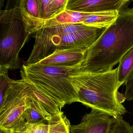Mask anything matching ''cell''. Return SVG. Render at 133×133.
Returning a JSON list of instances; mask_svg holds the SVG:
<instances>
[{"label": "cell", "mask_w": 133, "mask_h": 133, "mask_svg": "<svg viewBox=\"0 0 133 133\" xmlns=\"http://www.w3.org/2000/svg\"><path fill=\"white\" fill-rule=\"evenodd\" d=\"M107 28L90 27L81 32L71 34L70 24L59 25L39 29L35 33V44L25 64H35L49 56L50 51L72 47L89 49Z\"/></svg>", "instance_id": "obj_4"}, {"label": "cell", "mask_w": 133, "mask_h": 133, "mask_svg": "<svg viewBox=\"0 0 133 133\" xmlns=\"http://www.w3.org/2000/svg\"><path fill=\"white\" fill-rule=\"evenodd\" d=\"M25 130L28 133H49V127L44 121H40L36 123L27 124Z\"/></svg>", "instance_id": "obj_19"}, {"label": "cell", "mask_w": 133, "mask_h": 133, "mask_svg": "<svg viewBox=\"0 0 133 133\" xmlns=\"http://www.w3.org/2000/svg\"><path fill=\"white\" fill-rule=\"evenodd\" d=\"M115 118L103 113L91 110L77 125H71L70 133H108Z\"/></svg>", "instance_id": "obj_8"}, {"label": "cell", "mask_w": 133, "mask_h": 133, "mask_svg": "<svg viewBox=\"0 0 133 133\" xmlns=\"http://www.w3.org/2000/svg\"><path fill=\"white\" fill-rule=\"evenodd\" d=\"M117 70V67L104 71H77L75 89L78 102L115 119L122 117L127 112L123 105L126 99L118 91Z\"/></svg>", "instance_id": "obj_1"}, {"label": "cell", "mask_w": 133, "mask_h": 133, "mask_svg": "<svg viewBox=\"0 0 133 133\" xmlns=\"http://www.w3.org/2000/svg\"><path fill=\"white\" fill-rule=\"evenodd\" d=\"M28 85L22 79H11L0 105V128L21 131L26 127L25 112Z\"/></svg>", "instance_id": "obj_5"}, {"label": "cell", "mask_w": 133, "mask_h": 133, "mask_svg": "<svg viewBox=\"0 0 133 133\" xmlns=\"http://www.w3.org/2000/svg\"><path fill=\"white\" fill-rule=\"evenodd\" d=\"M132 128H133V126H132Z\"/></svg>", "instance_id": "obj_23"}, {"label": "cell", "mask_w": 133, "mask_h": 133, "mask_svg": "<svg viewBox=\"0 0 133 133\" xmlns=\"http://www.w3.org/2000/svg\"><path fill=\"white\" fill-rule=\"evenodd\" d=\"M20 133H28V132H27V131H26V130H25V129H24V130H22V131H21V132Z\"/></svg>", "instance_id": "obj_22"}, {"label": "cell", "mask_w": 133, "mask_h": 133, "mask_svg": "<svg viewBox=\"0 0 133 133\" xmlns=\"http://www.w3.org/2000/svg\"><path fill=\"white\" fill-rule=\"evenodd\" d=\"M126 89L124 96L126 100H133V74L125 83Z\"/></svg>", "instance_id": "obj_20"}, {"label": "cell", "mask_w": 133, "mask_h": 133, "mask_svg": "<svg viewBox=\"0 0 133 133\" xmlns=\"http://www.w3.org/2000/svg\"><path fill=\"white\" fill-rule=\"evenodd\" d=\"M22 130H14L10 129H5V128H0V133H20Z\"/></svg>", "instance_id": "obj_21"}, {"label": "cell", "mask_w": 133, "mask_h": 133, "mask_svg": "<svg viewBox=\"0 0 133 133\" xmlns=\"http://www.w3.org/2000/svg\"><path fill=\"white\" fill-rule=\"evenodd\" d=\"M108 133H133V128L123 117L115 119V121Z\"/></svg>", "instance_id": "obj_17"}, {"label": "cell", "mask_w": 133, "mask_h": 133, "mask_svg": "<svg viewBox=\"0 0 133 133\" xmlns=\"http://www.w3.org/2000/svg\"><path fill=\"white\" fill-rule=\"evenodd\" d=\"M84 60L70 66L23 64L21 79L51 97L61 109L66 104L78 102L75 74L78 70H84Z\"/></svg>", "instance_id": "obj_3"}, {"label": "cell", "mask_w": 133, "mask_h": 133, "mask_svg": "<svg viewBox=\"0 0 133 133\" xmlns=\"http://www.w3.org/2000/svg\"><path fill=\"white\" fill-rule=\"evenodd\" d=\"M26 104L25 116L27 124H32L45 121H47L52 116V115L47 112L32 96L29 92V86L28 93L26 98Z\"/></svg>", "instance_id": "obj_10"}, {"label": "cell", "mask_w": 133, "mask_h": 133, "mask_svg": "<svg viewBox=\"0 0 133 133\" xmlns=\"http://www.w3.org/2000/svg\"><path fill=\"white\" fill-rule=\"evenodd\" d=\"M0 39V66L9 70L20 68L19 53L29 36L22 19L1 24Z\"/></svg>", "instance_id": "obj_6"}, {"label": "cell", "mask_w": 133, "mask_h": 133, "mask_svg": "<svg viewBox=\"0 0 133 133\" xmlns=\"http://www.w3.org/2000/svg\"><path fill=\"white\" fill-rule=\"evenodd\" d=\"M117 69L118 88L119 89L133 74V48L121 59Z\"/></svg>", "instance_id": "obj_14"}, {"label": "cell", "mask_w": 133, "mask_h": 133, "mask_svg": "<svg viewBox=\"0 0 133 133\" xmlns=\"http://www.w3.org/2000/svg\"><path fill=\"white\" fill-rule=\"evenodd\" d=\"M68 0H38L40 19L53 18L66 10Z\"/></svg>", "instance_id": "obj_12"}, {"label": "cell", "mask_w": 133, "mask_h": 133, "mask_svg": "<svg viewBox=\"0 0 133 133\" xmlns=\"http://www.w3.org/2000/svg\"><path fill=\"white\" fill-rule=\"evenodd\" d=\"M129 0H68L66 10L82 13H95L127 9Z\"/></svg>", "instance_id": "obj_7"}, {"label": "cell", "mask_w": 133, "mask_h": 133, "mask_svg": "<svg viewBox=\"0 0 133 133\" xmlns=\"http://www.w3.org/2000/svg\"><path fill=\"white\" fill-rule=\"evenodd\" d=\"M28 84L31 95L47 112L53 116L59 114L62 112L58 104L51 97L35 86Z\"/></svg>", "instance_id": "obj_13"}, {"label": "cell", "mask_w": 133, "mask_h": 133, "mask_svg": "<svg viewBox=\"0 0 133 133\" xmlns=\"http://www.w3.org/2000/svg\"><path fill=\"white\" fill-rule=\"evenodd\" d=\"M89 50L79 47L57 49L35 64L48 66H73L79 63L85 58Z\"/></svg>", "instance_id": "obj_9"}, {"label": "cell", "mask_w": 133, "mask_h": 133, "mask_svg": "<svg viewBox=\"0 0 133 133\" xmlns=\"http://www.w3.org/2000/svg\"><path fill=\"white\" fill-rule=\"evenodd\" d=\"M117 11L91 13L86 17L83 24L98 28H107L118 17Z\"/></svg>", "instance_id": "obj_11"}, {"label": "cell", "mask_w": 133, "mask_h": 133, "mask_svg": "<svg viewBox=\"0 0 133 133\" xmlns=\"http://www.w3.org/2000/svg\"><path fill=\"white\" fill-rule=\"evenodd\" d=\"M8 70L7 68L0 66V105L3 103L5 94L11 80L8 77Z\"/></svg>", "instance_id": "obj_16"}, {"label": "cell", "mask_w": 133, "mask_h": 133, "mask_svg": "<svg viewBox=\"0 0 133 133\" xmlns=\"http://www.w3.org/2000/svg\"><path fill=\"white\" fill-rule=\"evenodd\" d=\"M133 48V8H128L119 12L116 20L89 49L85 70H112Z\"/></svg>", "instance_id": "obj_2"}, {"label": "cell", "mask_w": 133, "mask_h": 133, "mask_svg": "<svg viewBox=\"0 0 133 133\" xmlns=\"http://www.w3.org/2000/svg\"><path fill=\"white\" fill-rule=\"evenodd\" d=\"M22 1L28 14L35 17L40 18L38 0H22Z\"/></svg>", "instance_id": "obj_18"}, {"label": "cell", "mask_w": 133, "mask_h": 133, "mask_svg": "<svg viewBox=\"0 0 133 133\" xmlns=\"http://www.w3.org/2000/svg\"><path fill=\"white\" fill-rule=\"evenodd\" d=\"M47 122L49 127V133H70V121L63 112L52 116Z\"/></svg>", "instance_id": "obj_15"}]
</instances>
